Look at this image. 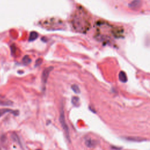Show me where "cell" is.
I'll return each mask as SVG.
<instances>
[{"label":"cell","mask_w":150,"mask_h":150,"mask_svg":"<svg viewBox=\"0 0 150 150\" xmlns=\"http://www.w3.org/2000/svg\"><path fill=\"white\" fill-rule=\"evenodd\" d=\"M42 62V60L41 59H37L36 60V66H38L39 64H41V63Z\"/></svg>","instance_id":"cell-16"},{"label":"cell","mask_w":150,"mask_h":150,"mask_svg":"<svg viewBox=\"0 0 150 150\" xmlns=\"http://www.w3.org/2000/svg\"><path fill=\"white\" fill-rule=\"evenodd\" d=\"M59 121L60 122V124L62 126V128L63 130L64 131V133L66 135V137L67 139L70 141V135H69V128L65 120V116H64V110H63L62 107L60 109V117H59Z\"/></svg>","instance_id":"cell-2"},{"label":"cell","mask_w":150,"mask_h":150,"mask_svg":"<svg viewBox=\"0 0 150 150\" xmlns=\"http://www.w3.org/2000/svg\"><path fill=\"white\" fill-rule=\"evenodd\" d=\"M142 5V0H132L129 4L128 6L134 10L139 9Z\"/></svg>","instance_id":"cell-5"},{"label":"cell","mask_w":150,"mask_h":150,"mask_svg":"<svg viewBox=\"0 0 150 150\" xmlns=\"http://www.w3.org/2000/svg\"><path fill=\"white\" fill-rule=\"evenodd\" d=\"M53 67L52 66H50V67H48L43 70L42 74V77H41L42 82L43 85H45V84L46 83L49 75L50 73L52 71V70H53Z\"/></svg>","instance_id":"cell-4"},{"label":"cell","mask_w":150,"mask_h":150,"mask_svg":"<svg viewBox=\"0 0 150 150\" xmlns=\"http://www.w3.org/2000/svg\"><path fill=\"white\" fill-rule=\"evenodd\" d=\"M13 104L12 101L7 99L5 97L0 95V105L2 106H9Z\"/></svg>","instance_id":"cell-7"},{"label":"cell","mask_w":150,"mask_h":150,"mask_svg":"<svg viewBox=\"0 0 150 150\" xmlns=\"http://www.w3.org/2000/svg\"><path fill=\"white\" fill-rule=\"evenodd\" d=\"M112 33L115 38H120L122 36V35L123 33V30L121 28L117 27L112 29Z\"/></svg>","instance_id":"cell-6"},{"label":"cell","mask_w":150,"mask_h":150,"mask_svg":"<svg viewBox=\"0 0 150 150\" xmlns=\"http://www.w3.org/2000/svg\"><path fill=\"white\" fill-rule=\"evenodd\" d=\"M22 62L25 65L29 64L31 62V59L28 55L25 56L22 59Z\"/></svg>","instance_id":"cell-13"},{"label":"cell","mask_w":150,"mask_h":150,"mask_svg":"<svg viewBox=\"0 0 150 150\" xmlns=\"http://www.w3.org/2000/svg\"><path fill=\"white\" fill-rule=\"evenodd\" d=\"M71 24L77 32L85 33L90 28V21L87 12L82 7L78 6L71 17Z\"/></svg>","instance_id":"cell-1"},{"label":"cell","mask_w":150,"mask_h":150,"mask_svg":"<svg viewBox=\"0 0 150 150\" xmlns=\"http://www.w3.org/2000/svg\"><path fill=\"white\" fill-rule=\"evenodd\" d=\"M85 144L87 147L92 148V147H94L96 145V142L94 140H92L91 139H88L86 140Z\"/></svg>","instance_id":"cell-10"},{"label":"cell","mask_w":150,"mask_h":150,"mask_svg":"<svg viewBox=\"0 0 150 150\" xmlns=\"http://www.w3.org/2000/svg\"><path fill=\"white\" fill-rule=\"evenodd\" d=\"M8 112H11L14 114L15 115H18L19 114V112H16V111H13L10 109H8V108H0V117L2 115H4L5 113Z\"/></svg>","instance_id":"cell-8"},{"label":"cell","mask_w":150,"mask_h":150,"mask_svg":"<svg viewBox=\"0 0 150 150\" xmlns=\"http://www.w3.org/2000/svg\"><path fill=\"white\" fill-rule=\"evenodd\" d=\"M127 139L132 141H142L141 140H142V139L139 138H127Z\"/></svg>","instance_id":"cell-15"},{"label":"cell","mask_w":150,"mask_h":150,"mask_svg":"<svg viewBox=\"0 0 150 150\" xmlns=\"http://www.w3.org/2000/svg\"><path fill=\"white\" fill-rule=\"evenodd\" d=\"M71 103L72 104L76 106V107H77L80 104V100H79V98L76 97V96H74L72 97L71 98Z\"/></svg>","instance_id":"cell-12"},{"label":"cell","mask_w":150,"mask_h":150,"mask_svg":"<svg viewBox=\"0 0 150 150\" xmlns=\"http://www.w3.org/2000/svg\"><path fill=\"white\" fill-rule=\"evenodd\" d=\"M118 77L120 80L122 82V83H126L127 81V75L125 74V73L123 71H121L119 73V75H118Z\"/></svg>","instance_id":"cell-9"},{"label":"cell","mask_w":150,"mask_h":150,"mask_svg":"<svg viewBox=\"0 0 150 150\" xmlns=\"http://www.w3.org/2000/svg\"><path fill=\"white\" fill-rule=\"evenodd\" d=\"M63 23L62 21H60L59 19H56L55 18H50L49 19H47L43 22V25L45 26L49 27V26H53V25H61Z\"/></svg>","instance_id":"cell-3"},{"label":"cell","mask_w":150,"mask_h":150,"mask_svg":"<svg viewBox=\"0 0 150 150\" xmlns=\"http://www.w3.org/2000/svg\"><path fill=\"white\" fill-rule=\"evenodd\" d=\"M71 89L75 93H77V94H79L80 93V90L79 87L78 86L76 85V84H73L71 86Z\"/></svg>","instance_id":"cell-14"},{"label":"cell","mask_w":150,"mask_h":150,"mask_svg":"<svg viewBox=\"0 0 150 150\" xmlns=\"http://www.w3.org/2000/svg\"><path fill=\"white\" fill-rule=\"evenodd\" d=\"M38 37V34L37 32H31L29 35V41L32 42L33 40H35V39H36Z\"/></svg>","instance_id":"cell-11"}]
</instances>
